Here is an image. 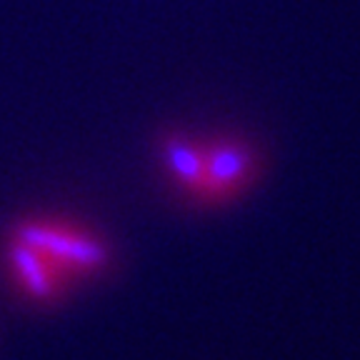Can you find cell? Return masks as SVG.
I'll return each mask as SVG.
<instances>
[{
    "label": "cell",
    "mask_w": 360,
    "mask_h": 360,
    "mask_svg": "<svg viewBox=\"0 0 360 360\" xmlns=\"http://www.w3.org/2000/svg\"><path fill=\"white\" fill-rule=\"evenodd\" d=\"M165 165L183 191L215 202L236 198L255 173L250 150L236 141L178 138L165 148Z\"/></svg>",
    "instance_id": "2"
},
{
    "label": "cell",
    "mask_w": 360,
    "mask_h": 360,
    "mask_svg": "<svg viewBox=\"0 0 360 360\" xmlns=\"http://www.w3.org/2000/svg\"><path fill=\"white\" fill-rule=\"evenodd\" d=\"M105 260L103 243L68 220L22 223L8 248L15 283L25 295L38 300L63 295L70 283L96 276Z\"/></svg>",
    "instance_id": "1"
}]
</instances>
